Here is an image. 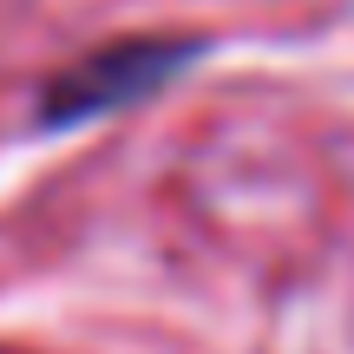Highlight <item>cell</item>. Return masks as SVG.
I'll return each mask as SVG.
<instances>
[{"label": "cell", "mask_w": 354, "mask_h": 354, "mask_svg": "<svg viewBox=\"0 0 354 354\" xmlns=\"http://www.w3.org/2000/svg\"><path fill=\"white\" fill-rule=\"evenodd\" d=\"M197 39H118V46L86 53L79 66H66L59 79L39 99V125H86V118H105L118 105H138L145 92H158L165 79H177L190 59H197Z\"/></svg>", "instance_id": "1"}]
</instances>
